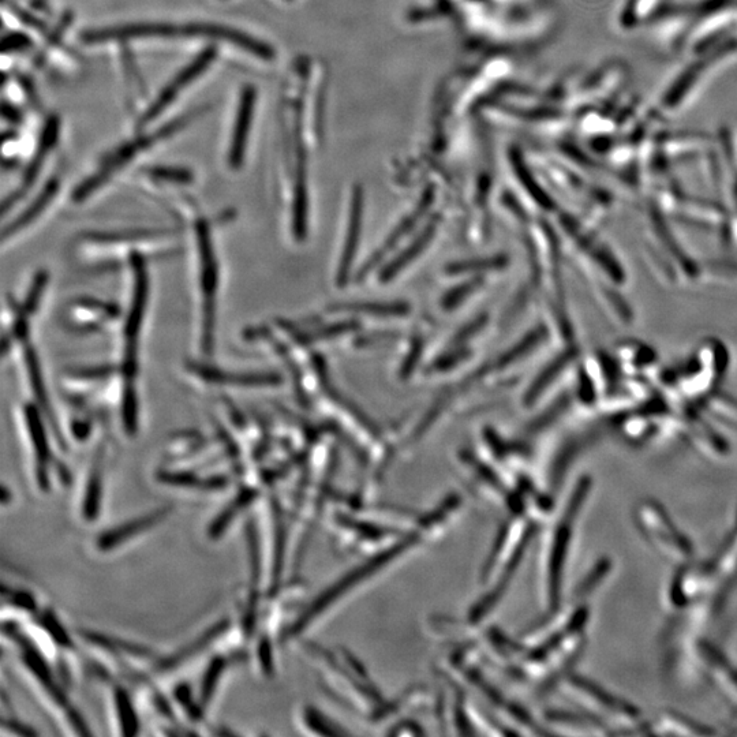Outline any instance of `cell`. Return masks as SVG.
<instances>
[{"label": "cell", "mask_w": 737, "mask_h": 737, "mask_svg": "<svg viewBox=\"0 0 737 737\" xmlns=\"http://www.w3.org/2000/svg\"><path fill=\"white\" fill-rule=\"evenodd\" d=\"M701 725L695 724L688 718L677 716V714H664L657 722V729H660L662 735H707L710 731L699 728Z\"/></svg>", "instance_id": "7402d4cb"}, {"label": "cell", "mask_w": 737, "mask_h": 737, "mask_svg": "<svg viewBox=\"0 0 737 737\" xmlns=\"http://www.w3.org/2000/svg\"><path fill=\"white\" fill-rule=\"evenodd\" d=\"M177 216L183 223L182 231L186 235L189 253L196 347L201 359H211L216 346L222 280L218 246L211 220L205 218L201 212H196V208H182Z\"/></svg>", "instance_id": "7a4b0ae2"}, {"label": "cell", "mask_w": 737, "mask_h": 737, "mask_svg": "<svg viewBox=\"0 0 737 737\" xmlns=\"http://www.w3.org/2000/svg\"><path fill=\"white\" fill-rule=\"evenodd\" d=\"M332 310L336 313H357L373 317H403L410 313V306L404 302L339 303Z\"/></svg>", "instance_id": "e0dca14e"}, {"label": "cell", "mask_w": 737, "mask_h": 737, "mask_svg": "<svg viewBox=\"0 0 737 737\" xmlns=\"http://www.w3.org/2000/svg\"><path fill=\"white\" fill-rule=\"evenodd\" d=\"M541 334L542 332H533V334L527 336L526 339H523L522 342L516 344L515 347H511V349L505 351L504 354H501V357L497 358L496 361L490 365V370H503L504 368H507V366L514 364L518 359L525 357V354L529 353V351L533 349L538 342H540Z\"/></svg>", "instance_id": "603a6c76"}, {"label": "cell", "mask_w": 737, "mask_h": 737, "mask_svg": "<svg viewBox=\"0 0 737 737\" xmlns=\"http://www.w3.org/2000/svg\"><path fill=\"white\" fill-rule=\"evenodd\" d=\"M187 119H189V117L179 119V121H175L174 123H171V125L166 126V129L157 132L155 136L144 137L141 138V140L130 142L126 147L112 153L111 156L107 157V160H104V162L101 163V166L97 168V171L93 172L91 177L84 179V181L74 189L73 201L76 202V204H82V202L91 198L93 194L97 193V190H100L101 187L107 185V183L111 181L112 177L117 175L127 163L132 162L133 157L136 156L137 153L151 147L152 144L162 140V138L177 132L179 127L183 126V123H185Z\"/></svg>", "instance_id": "8992f818"}, {"label": "cell", "mask_w": 737, "mask_h": 737, "mask_svg": "<svg viewBox=\"0 0 737 737\" xmlns=\"http://www.w3.org/2000/svg\"><path fill=\"white\" fill-rule=\"evenodd\" d=\"M303 724L312 729L317 735H346L347 732L339 731V728L331 721L324 718V714L316 712V710H306L303 712Z\"/></svg>", "instance_id": "484cf974"}, {"label": "cell", "mask_w": 737, "mask_h": 737, "mask_svg": "<svg viewBox=\"0 0 737 737\" xmlns=\"http://www.w3.org/2000/svg\"><path fill=\"white\" fill-rule=\"evenodd\" d=\"M428 205L429 201H424V204L421 205V208H419L417 212H414L413 215L409 216V218L404 219L403 222L400 223L391 234H389L384 245L374 253V256L370 258L369 263L365 265L364 269H362V276L368 275L370 269L376 267L377 264H380L385 254L391 252V250L394 249L400 241H402V238L406 237V235L409 234L415 226H417L418 220L421 219L422 213H424L425 209L428 208Z\"/></svg>", "instance_id": "d6986e66"}, {"label": "cell", "mask_w": 737, "mask_h": 737, "mask_svg": "<svg viewBox=\"0 0 737 737\" xmlns=\"http://www.w3.org/2000/svg\"><path fill=\"white\" fill-rule=\"evenodd\" d=\"M578 488L571 499V507L566 511V515L561 519L559 529H556L553 544L549 549V555L546 556L545 563V593L548 596L549 608L555 609L556 602L559 604V594L561 587V576H563L564 561H566L567 548L570 544L571 527L574 523V516L578 508H581L583 501V490Z\"/></svg>", "instance_id": "9c48e42d"}, {"label": "cell", "mask_w": 737, "mask_h": 737, "mask_svg": "<svg viewBox=\"0 0 737 737\" xmlns=\"http://www.w3.org/2000/svg\"><path fill=\"white\" fill-rule=\"evenodd\" d=\"M182 228L86 231L78 238L76 253L86 267L101 271L126 264L134 253L151 257L174 256L181 249Z\"/></svg>", "instance_id": "3957f363"}, {"label": "cell", "mask_w": 737, "mask_h": 737, "mask_svg": "<svg viewBox=\"0 0 737 737\" xmlns=\"http://www.w3.org/2000/svg\"><path fill=\"white\" fill-rule=\"evenodd\" d=\"M122 308L115 303L95 298H78L67 309V324L78 334L99 332L121 319Z\"/></svg>", "instance_id": "30bf717a"}, {"label": "cell", "mask_w": 737, "mask_h": 737, "mask_svg": "<svg viewBox=\"0 0 737 737\" xmlns=\"http://www.w3.org/2000/svg\"><path fill=\"white\" fill-rule=\"evenodd\" d=\"M486 321H488V317L480 316L478 317V319L471 321L470 324L465 325V327L460 329L458 334H456L455 338L452 339V346H462V344L466 343L467 340L473 338V336L477 335L478 332H480V329L485 327Z\"/></svg>", "instance_id": "f546056e"}, {"label": "cell", "mask_w": 737, "mask_h": 737, "mask_svg": "<svg viewBox=\"0 0 737 737\" xmlns=\"http://www.w3.org/2000/svg\"><path fill=\"white\" fill-rule=\"evenodd\" d=\"M148 260L149 257L145 254L134 253L125 264L127 301L119 319L118 355L114 365L117 370L119 413L123 429L130 437L137 435L140 425V354L151 294Z\"/></svg>", "instance_id": "6da1fadb"}, {"label": "cell", "mask_w": 737, "mask_h": 737, "mask_svg": "<svg viewBox=\"0 0 737 737\" xmlns=\"http://www.w3.org/2000/svg\"><path fill=\"white\" fill-rule=\"evenodd\" d=\"M421 350H422V343L419 342L415 344V346L413 347V350L410 351L409 357H407L406 361L403 362L402 376H409V374L413 372L415 365H417L419 355H421Z\"/></svg>", "instance_id": "1f68e13d"}, {"label": "cell", "mask_w": 737, "mask_h": 737, "mask_svg": "<svg viewBox=\"0 0 737 737\" xmlns=\"http://www.w3.org/2000/svg\"><path fill=\"white\" fill-rule=\"evenodd\" d=\"M29 44H31L29 37L20 35V33H14V35L7 36L5 37V40H3V51L22 50V48L29 46Z\"/></svg>", "instance_id": "4dcf8cb0"}, {"label": "cell", "mask_w": 737, "mask_h": 737, "mask_svg": "<svg viewBox=\"0 0 737 737\" xmlns=\"http://www.w3.org/2000/svg\"><path fill=\"white\" fill-rule=\"evenodd\" d=\"M151 177L156 181H166L172 183H189L192 182V174L186 170H178V168H153L149 171Z\"/></svg>", "instance_id": "f1b7e54d"}, {"label": "cell", "mask_w": 737, "mask_h": 737, "mask_svg": "<svg viewBox=\"0 0 737 737\" xmlns=\"http://www.w3.org/2000/svg\"><path fill=\"white\" fill-rule=\"evenodd\" d=\"M362 222H364V200H362V194L357 192L354 196L353 207H351L349 227H347L346 239H344L338 278H336L339 286H344L349 280L351 268L357 256L359 239H361Z\"/></svg>", "instance_id": "5bb4252c"}, {"label": "cell", "mask_w": 737, "mask_h": 737, "mask_svg": "<svg viewBox=\"0 0 737 737\" xmlns=\"http://www.w3.org/2000/svg\"><path fill=\"white\" fill-rule=\"evenodd\" d=\"M637 518L643 536L661 555L672 561H687L692 556L688 538L680 533L660 505L646 501L638 508Z\"/></svg>", "instance_id": "5b68a950"}, {"label": "cell", "mask_w": 737, "mask_h": 737, "mask_svg": "<svg viewBox=\"0 0 737 737\" xmlns=\"http://www.w3.org/2000/svg\"><path fill=\"white\" fill-rule=\"evenodd\" d=\"M115 703H117V710L119 714V720L122 722V728L125 729L126 735L136 732L137 720L136 714L133 712V707L130 705L129 698H127L126 692L123 690L115 691Z\"/></svg>", "instance_id": "4316f807"}, {"label": "cell", "mask_w": 737, "mask_h": 737, "mask_svg": "<svg viewBox=\"0 0 737 737\" xmlns=\"http://www.w3.org/2000/svg\"><path fill=\"white\" fill-rule=\"evenodd\" d=\"M510 264V258L505 254H497V256L475 258V260L458 261L448 265V275H465V273L501 271Z\"/></svg>", "instance_id": "44dd1931"}, {"label": "cell", "mask_w": 737, "mask_h": 737, "mask_svg": "<svg viewBox=\"0 0 737 737\" xmlns=\"http://www.w3.org/2000/svg\"><path fill=\"white\" fill-rule=\"evenodd\" d=\"M58 192L59 182L56 179L48 181L44 189L37 194L35 200L31 204L26 205L18 215L14 216L13 219H10L9 223L3 226V246H6L9 242L17 241L21 237V234L28 231L33 226V223H36L43 216V213L47 211Z\"/></svg>", "instance_id": "7c38bea8"}, {"label": "cell", "mask_w": 737, "mask_h": 737, "mask_svg": "<svg viewBox=\"0 0 737 737\" xmlns=\"http://www.w3.org/2000/svg\"><path fill=\"white\" fill-rule=\"evenodd\" d=\"M215 58V48L209 47L207 50L202 51L189 66L185 67L182 71H179L177 77H175L174 80H172L170 84L163 89L162 93L157 96L155 103H153L152 106L148 108L147 112L142 115L140 125H147V123L152 122L153 119L159 117V115L162 114L168 106H170L172 100L179 95V92H181L183 88H186L194 78L200 76L202 71L207 69Z\"/></svg>", "instance_id": "8fae6325"}, {"label": "cell", "mask_w": 737, "mask_h": 737, "mask_svg": "<svg viewBox=\"0 0 737 737\" xmlns=\"http://www.w3.org/2000/svg\"><path fill=\"white\" fill-rule=\"evenodd\" d=\"M437 226L436 222H432L426 226L425 230L414 239L413 242L407 246L403 252H400L398 256L391 261V263L385 265L383 272L380 275L381 283H388L394 280L403 269L409 267L413 261L417 260L422 253L425 252L426 248L430 245V242L435 238Z\"/></svg>", "instance_id": "9a60e30c"}, {"label": "cell", "mask_w": 737, "mask_h": 737, "mask_svg": "<svg viewBox=\"0 0 737 737\" xmlns=\"http://www.w3.org/2000/svg\"><path fill=\"white\" fill-rule=\"evenodd\" d=\"M482 284H484V280L474 279L470 280V282H466L460 284V286L452 288L450 293L444 295L441 305H443L445 310H454L458 308V306L462 305L470 295H473L475 291L482 286Z\"/></svg>", "instance_id": "d4e9b609"}, {"label": "cell", "mask_w": 737, "mask_h": 737, "mask_svg": "<svg viewBox=\"0 0 737 737\" xmlns=\"http://www.w3.org/2000/svg\"><path fill=\"white\" fill-rule=\"evenodd\" d=\"M664 7V0H627L621 11V25L626 29L638 26L647 18H656Z\"/></svg>", "instance_id": "ffe728a7"}, {"label": "cell", "mask_w": 737, "mask_h": 737, "mask_svg": "<svg viewBox=\"0 0 737 737\" xmlns=\"http://www.w3.org/2000/svg\"><path fill=\"white\" fill-rule=\"evenodd\" d=\"M566 688L572 699L581 703V706L585 707L587 712L593 714L594 717L627 722V724H637L641 718L637 707L613 697L609 692L582 677H568Z\"/></svg>", "instance_id": "52a82bcc"}, {"label": "cell", "mask_w": 737, "mask_h": 737, "mask_svg": "<svg viewBox=\"0 0 737 737\" xmlns=\"http://www.w3.org/2000/svg\"><path fill=\"white\" fill-rule=\"evenodd\" d=\"M185 372L190 379L202 385V387H230V388H263L276 387L283 383V377L276 372H265V370H257V372H241V370H227L212 365L209 359H198V361L189 362L185 366Z\"/></svg>", "instance_id": "ba28073f"}, {"label": "cell", "mask_w": 737, "mask_h": 737, "mask_svg": "<svg viewBox=\"0 0 737 737\" xmlns=\"http://www.w3.org/2000/svg\"><path fill=\"white\" fill-rule=\"evenodd\" d=\"M198 37V39L222 40L233 46L241 47L250 54L260 58H271L272 50L267 44L261 43L246 33L235 31L227 26L211 24L171 25L157 24V22H142L119 26V28L100 29L89 31L82 35L85 43H104V41L149 39V37Z\"/></svg>", "instance_id": "277c9868"}, {"label": "cell", "mask_w": 737, "mask_h": 737, "mask_svg": "<svg viewBox=\"0 0 737 737\" xmlns=\"http://www.w3.org/2000/svg\"><path fill=\"white\" fill-rule=\"evenodd\" d=\"M254 104H256V91L253 86H246L242 91L241 100L235 118L233 140H231L230 152H228V164L233 170H238L245 160L246 144L250 123L253 119Z\"/></svg>", "instance_id": "4fadbf2b"}, {"label": "cell", "mask_w": 737, "mask_h": 737, "mask_svg": "<svg viewBox=\"0 0 737 737\" xmlns=\"http://www.w3.org/2000/svg\"><path fill=\"white\" fill-rule=\"evenodd\" d=\"M167 514L168 510H162L155 512V514L144 516L141 520H133V522L126 523L122 527L119 526L118 529L112 530L111 533L104 534L100 538V546L104 549L114 548V546L121 544V542L129 540L130 537H136L142 531L155 526L160 520L166 518Z\"/></svg>", "instance_id": "ac0fdd59"}, {"label": "cell", "mask_w": 737, "mask_h": 737, "mask_svg": "<svg viewBox=\"0 0 737 737\" xmlns=\"http://www.w3.org/2000/svg\"><path fill=\"white\" fill-rule=\"evenodd\" d=\"M470 351L462 349V347H455L448 354L440 355L439 358L433 362L430 366L432 372H447V370L454 369L456 365L462 364L466 358H469Z\"/></svg>", "instance_id": "83f0119b"}, {"label": "cell", "mask_w": 737, "mask_h": 737, "mask_svg": "<svg viewBox=\"0 0 737 737\" xmlns=\"http://www.w3.org/2000/svg\"><path fill=\"white\" fill-rule=\"evenodd\" d=\"M355 328H357V325L353 323L332 324L328 325V327L316 329V331L298 335L297 339L299 340V343L312 344L321 342V340L338 338V336L347 334V332L353 331Z\"/></svg>", "instance_id": "cb8c5ba5"}, {"label": "cell", "mask_w": 737, "mask_h": 737, "mask_svg": "<svg viewBox=\"0 0 737 737\" xmlns=\"http://www.w3.org/2000/svg\"><path fill=\"white\" fill-rule=\"evenodd\" d=\"M703 656L722 692L728 695L733 702H737V669L733 668L727 658L722 657V654L717 653L713 647L706 646L703 649Z\"/></svg>", "instance_id": "2e32d148"}]
</instances>
